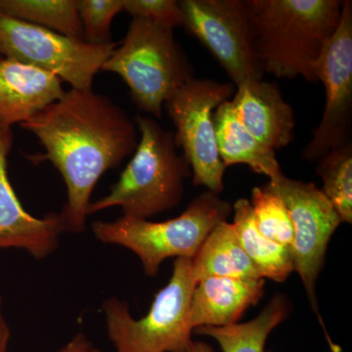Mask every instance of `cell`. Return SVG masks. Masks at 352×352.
<instances>
[{
  "label": "cell",
  "mask_w": 352,
  "mask_h": 352,
  "mask_svg": "<svg viewBox=\"0 0 352 352\" xmlns=\"http://www.w3.org/2000/svg\"><path fill=\"white\" fill-rule=\"evenodd\" d=\"M191 261L196 283L208 277L261 278L227 221L212 229Z\"/></svg>",
  "instance_id": "obj_17"
},
{
  "label": "cell",
  "mask_w": 352,
  "mask_h": 352,
  "mask_svg": "<svg viewBox=\"0 0 352 352\" xmlns=\"http://www.w3.org/2000/svg\"><path fill=\"white\" fill-rule=\"evenodd\" d=\"M316 173L323 182L321 191L332 204L342 222H352V143L322 157Z\"/></svg>",
  "instance_id": "obj_21"
},
{
  "label": "cell",
  "mask_w": 352,
  "mask_h": 352,
  "mask_svg": "<svg viewBox=\"0 0 352 352\" xmlns=\"http://www.w3.org/2000/svg\"><path fill=\"white\" fill-rule=\"evenodd\" d=\"M21 126L36 135L45 149L44 154L28 157L34 163L50 162L63 177L68 200L60 215L65 231L83 232L99 179L138 148L135 120L92 88H71Z\"/></svg>",
  "instance_id": "obj_1"
},
{
  "label": "cell",
  "mask_w": 352,
  "mask_h": 352,
  "mask_svg": "<svg viewBox=\"0 0 352 352\" xmlns=\"http://www.w3.org/2000/svg\"><path fill=\"white\" fill-rule=\"evenodd\" d=\"M263 278L208 277L196 284L190 305L193 329L226 327L238 323L248 308L264 294Z\"/></svg>",
  "instance_id": "obj_15"
},
{
  "label": "cell",
  "mask_w": 352,
  "mask_h": 352,
  "mask_svg": "<svg viewBox=\"0 0 352 352\" xmlns=\"http://www.w3.org/2000/svg\"><path fill=\"white\" fill-rule=\"evenodd\" d=\"M289 310L291 305L286 296L277 295L251 321L226 327L205 326L195 329L194 333L217 340L222 352H266V340L287 318Z\"/></svg>",
  "instance_id": "obj_19"
},
{
  "label": "cell",
  "mask_w": 352,
  "mask_h": 352,
  "mask_svg": "<svg viewBox=\"0 0 352 352\" xmlns=\"http://www.w3.org/2000/svg\"><path fill=\"white\" fill-rule=\"evenodd\" d=\"M117 45L89 44L0 12V56L52 74L76 89H91Z\"/></svg>",
  "instance_id": "obj_8"
},
{
  "label": "cell",
  "mask_w": 352,
  "mask_h": 352,
  "mask_svg": "<svg viewBox=\"0 0 352 352\" xmlns=\"http://www.w3.org/2000/svg\"><path fill=\"white\" fill-rule=\"evenodd\" d=\"M317 80L325 87L320 122L302 153V159L318 162L333 149L351 142L352 2L342 1L339 25L319 61Z\"/></svg>",
  "instance_id": "obj_11"
},
{
  "label": "cell",
  "mask_w": 352,
  "mask_h": 352,
  "mask_svg": "<svg viewBox=\"0 0 352 352\" xmlns=\"http://www.w3.org/2000/svg\"><path fill=\"white\" fill-rule=\"evenodd\" d=\"M3 318V315H2V298L0 296V319Z\"/></svg>",
  "instance_id": "obj_29"
},
{
  "label": "cell",
  "mask_w": 352,
  "mask_h": 352,
  "mask_svg": "<svg viewBox=\"0 0 352 352\" xmlns=\"http://www.w3.org/2000/svg\"><path fill=\"white\" fill-rule=\"evenodd\" d=\"M82 38L89 44L112 43V24L124 12L122 0H76Z\"/></svg>",
  "instance_id": "obj_23"
},
{
  "label": "cell",
  "mask_w": 352,
  "mask_h": 352,
  "mask_svg": "<svg viewBox=\"0 0 352 352\" xmlns=\"http://www.w3.org/2000/svg\"><path fill=\"white\" fill-rule=\"evenodd\" d=\"M217 151L226 168L245 164L254 173L275 179L283 175L276 153L261 143L241 122L232 99L220 104L214 116Z\"/></svg>",
  "instance_id": "obj_16"
},
{
  "label": "cell",
  "mask_w": 352,
  "mask_h": 352,
  "mask_svg": "<svg viewBox=\"0 0 352 352\" xmlns=\"http://www.w3.org/2000/svg\"><path fill=\"white\" fill-rule=\"evenodd\" d=\"M124 12L175 29L182 25V10L175 0H122Z\"/></svg>",
  "instance_id": "obj_24"
},
{
  "label": "cell",
  "mask_w": 352,
  "mask_h": 352,
  "mask_svg": "<svg viewBox=\"0 0 352 352\" xmlns=\"http://www.w3.org/2000/svg\"><path fill=\"white\" fill-rule=\"evenodd\" d=\"M182 27L219 61L237 87L263 80L245 0H182Z\"/></svg>",
  "instance_id": "obj_9"
},
{
  "label": "cell",
  "mask_w": 352,
  "mask_h": 352,
  "mask_svg": "<svg viewBox=\"0 0 352 352\" xmlns=\"http://www.w3.org/2000/svg\"><path fill=\"white\" fill-rule=\"evenodd\" d=\"M263 74L317 80L323 51L339 25V0H245Z\"/></svg>",
  "instance_id": "obj_2"
},
{
  "label": "cell",
  "mask_w": 352,
  "mask_h": 352,
  "mask_svg": "<svg viewBox=\"0 0 352 352\" xmlns=\"http://www.w3.org/2000/svg\"><path fill=\"white\" fill-rule=\"evenodd\" d=\"M10 338V328L7 325L4 318L0 319V352H8Z\"/></svg>",
  "instance_id": "obj_26"
},
{
  "label": "cell",
  "mask_w": 352,
  "mask_h": 352,
  "mask_svg": "<svg viewBox=\"0 0 352 352\" xmlns=\"http://www.w3.org/2000/svg\"><path fill=\"white\" fill-rule=\"evenodd\" d=\"M173 30L132 18L126 36L101 68L120 76L136 107L156 119L163 117L164 103L171 95L195 78Z\"/></svg>",
  "instance_id": "obj_4"
},
{
  "label": "cell",
  "mask_w": 352,
  "mask_h": 352,
  "mask_svg": "<svg viewBox=\"0 0 352 352\" xmlns=\"http://www.w3.org/2000/svg\"><path fill=\"white\" fill-rule=\"evenodd\" d=\"M264 186L277 194L288 210L293 224L291 252L295 271L302 279L312 309L319 315L316 282L325 263L329 242L342 220L314 183L281 175Z\"/></svg>",
  "instance_id": "obj_10"
},
{
  "label": "cell",
  "mask_w": 352,
  "mask_h": 352,
  "mask_svg": "<svg viewBox=\"0 0 352 352\" xmlns=\"http://www.w3.org/2000/svg\"><path fill=\"white\" fill-rule=\"evenodd\" d=\"M231 212L228 201L206 191L175 219L154 222L122 215L113 221H94L91 229L104 244L131 250L140 259L145 274L156 276L166 258H193L208 234L226 221Z\"/></svg>",
  "instance_id": "obj_5"
},
{
  "label": "cell",
  "mask_w": 352,
  "mask_h": 352,
  "mask_svg": "<svg viewBox=\"0 0 352 352\" xmlns=\"http://www.w3.org/2000/svg\"><path fill=\"white\" fill-rule=\"evenodd\" d=\"M58 76L0 58V124L20 126L61 98L66 90Z\"/></svg>",
  "instance_id": "obj_14"
},
{
  "label": "cell",
  "mask_w": 352,
  "mask_h": 352,
  "mask_svg": "<svg viewBox=\"0 0 352 352\" xmlns=\"http://www.w3.org/2000/svg\"><path fill=\"white\" fill-rule=\"evenodd\" d=\"M139 142L119 180L98 201L90 203L88 215L120 207L122 215L148 219L177 207L184 195V182L191 168L177 153L175 133L156 120L135 118Z\"/></svg>",
  "instance_id": "obj_3"
},
{
  "label": "cell",
  "mask_w": 352,
  "mask_h": 352,
  "mask_svg": "<svg viewBox=\"0 0 352 352\" xmlns=\"http://www.w3.org/2000/svg\"><path fill=\"white\" fill-rule=\"evenodd\" d=\"M0 12L83 41L76 0H0Z\"/></svg>",
  "instance_id": "obj_20"
},
{
  "label": "cell",
  "mask_w": 352,
  "mask_h": 352,
  "mask_svg": "<svg viewBox=\"0 0 352 352\" xmlns=\"http://www.w3.org/2000/svg\"><path fill=\"white\" fill-rule=\"evenodd\" d=\"M12 127L0 124V250H25L34 258L53 254L65 231L61 215L50 212L43 219L23 207L8 176V157L12 150Z\"/></svg>",
  "instance_id": "obj_12"
},
{
  "label": "cell",
  "mask_w": 352,
  "mask_h": 352,
  "mask_svg": "<svg viewBox=\"0 0 352 352\" xmlns=\"http://www.w3.org/2000/svg\"><path fill=\"white\" fill-rule=\"evenodd\" d=\"M326 338H327L329 346H330L331 351L332 352H342V349H340V346L336 344L335 342H332L331 338L329 337L327 333H326Z\"/></svg>",
  "instance_id": "obj_28"
},
{
  "label": "cell",
  "mask_w": 352,
  "mask_h": 352,
  "mask_svg": "<svg viewBox=\"0 0 352 352\" xmlns=\"http://www.w3.org/2000/svg\"><path fill=\"white\" fill-rule=\"evenodd\" d=\"M232 210L238 239L259 276L279 283L286 281L295 271L291 250L259 232L249 200L239 199Z\"/></svg>",
  "instance_id": "obj_18"
},
{
  "label": "cell",
  "mask_w": 352,
  "mask_h": 352,
  "mask_svg": "<svg viewBox=\"0 0 352 352\" xmlns=\"http://www.w3.org/2000/svg\"><path fill=\"white\" fill-rule=\"evenodd\" d=\"M188 352H215L214 347L207 342H193L190 344Z\"/></svg>",
  "instance_id": "obj_27"
},
{
  "label": "cell",
  "mask_w": 352,
  "mask_h": 352,
  "mask_svg": "<svg viewBox=\"0 0 352 352\" xmlns=\"http://www.w3.org/2000/svg\"><path fill=\"white\" fill-rule=\"evenodd\" d=\"M235 92L232 82L194 78L176 90L164 106L176 129V147L182 150L191 168L193 184L219 195L224 190L226 168L217 151L212 116Z\"/></svg>",
  "instance_id": "obj_7"
},
{
  "label": "cell",
  "mask_w": 352,
  "mask_h": 352,
  "mask_svg": "<svg viewBox=\"0 0 352 352\" xmlns=\"http://www.w3.org/2000/svg\"><path fill=\"white\" fill-rule=\"evenodd\" d=\"M196 284L191 259L178 258L170 282L157 294L142 318L134 319L127 303L119 298L106 300V327L116 351L188 352L193 333L190 305Z\"/></svg>",
  "instance_id": "obj_6"
},
{
  "label": "cell",
  "mask_w": 352,
  "mask_h": 352,
  "mask_svg": "<svg viewBox=\"0 0 352 352\" xmlns=\"http://www.w3.org/2000/svg\"><path fill=\"white\" fill-rule=\"evenodd\" d=\"M250 203L259 232L291 250L293 224L283 200L265 186L254 187Z\"/></svg>",
  "instance_id": "obj_22"
},
{
  "label": "cell",
  "mask_w": 352,
  "mask_h": 352,
  "mask_svg": "<svg viewBox=\"0 0 352 352\" xmlns=\"http://www.w3.org/2000/svg\"><path fill=\"white\" fill-rule=\"evenodd\" d=\"M58 352H104L94 346L87 336L82 333H76L68 344H65Z\"/></svg>",
  "instance_id": "obj_25"
},
{
  "label": "cell",
  "mask_w": 352,
  "mask_h": 352,
  "mask_svg": "<svg viewBox=\"0 0 352 352\" xmlns=\"http://www.w3.org/2000/svg\"><path fill=\"white\" fill-rule=\"evenodd\" d=\"M232 101L248 131L270 149L276 151L293 141L295 113L276 82L247 80L238 85Z\"/></svg>",
  "instance_id": "obj_13"
}]
</instances>
